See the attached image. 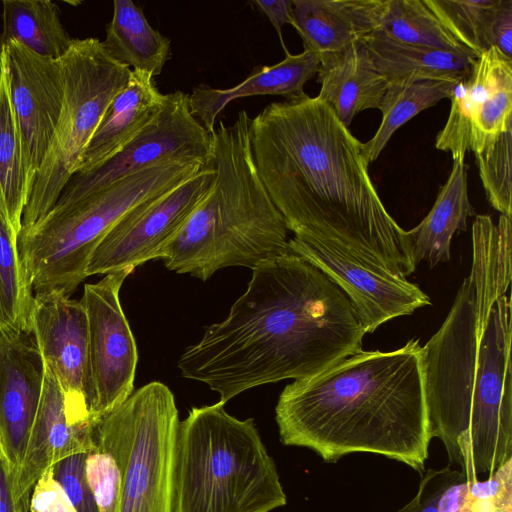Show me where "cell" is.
<instances>
[{
  "label": "cell",
  "instance_id": "2",
  "mask_svg": "<svg viewBox=\"0 0 512 512\" xmlns=\"http://www.w3.org/2000/svg\"><path fill=\"white\" fill-rule=\"evenodd\" d=\"M365 334L342 288L288 248L252 269L227 317L205 328L178 368L225 404L260 385L315 376L361 350Z\"/></svg>",
  "mask_w": 512,
  "mask_h": 512
},
{
  "label": "cell",
  "instance_id": "38",
  "mask_svg": "<svg viewBox=\"0 0 512 512\" xmlns=\"http://www.w3.org/2000/svg\"><path fill=\"white\" fill-rule=\"evenodd\" d=\"M29 509L30 512H76L69 497L54 478L51 467L34 484Z\"/></svg>",
  "mask_w": 512,
  "mask_h": 512
},
{
  "label": "cell",
  "instance_id": "26",
  "mask_svg": "<svg viewBox=\"0 0 512 512\" xmlns=\"http://www.w3.org/2000/svg\"><path fill=\"white\" fill-rule=\"evenodd\" d=\"M0 49L16 41L32 52L61 59L72 39L61 22L60 10L51 0H4Z\"/></svg>",
  "mask_w": 512,
  "mask_h": 512
},
{
  "label": "cell",
  "instance_id": "23",
  "mask_svg": "<svg viewBox=\"0 0 512 512\" xmlns=\"http://www.w3.org/2000/svg\"><path fill=\"white\" fill-rule=\"evenodd\" d=\"M468 166L453 160L446 183L439 188L436 201L427 216L408 230L415 263L425 260L433 268L450 259L451 240L458 230H466L467 219L475 215L468 197Z\"/></svg>",
  "mask_w": 512,
  "mask_h": 512
},
{
  "label": "cell",
  "instance_id": "24",
  "mask_svg": "<svg viewBox=\"0 0 512 512\" xmlns=\"http://www.w3.org/2000/svg\"><path fill=\"white\" fill-rule=\"evenodd\" d=\"M375 68L389 83L410 76L463 80L475 57L405 44L377 29L364 39Z\"/></svg>",
  "mask_w": 512,
  "mask_h": 512
},
{
  "label": "cell",
  "instance_id": "30",
  "mask_svg": "<svg viewBox=\"0 0 512 512\" xmlns=\"http://www.w3.org/2000/svg\"><path fill=\"white\" fill-rule=\"evenodd\" d=\"M380 29L405 44L477 58L444 26L426 0H388Z\"/></svg>",
  "mask_w": 512,
  "mask_h": 512
},
{
  "label": "cell",
  "instance_id": "36",
  "mask_svg": "<svg viewBox=\"0 0 512 512\" xmlns=\"http://www.w3.org/2000/svg\"><path fill=\"white\" fill-rule=\"evenodd\" d=\"M481 47L483 52L495 47L512 59V0H496L489 8L482 29Z\"/></svg>",
  "mask_w": 512,
  "mask_h": 512
},
{
  "label": "cell",
  "instance_id": "14",
  "mask_svg": "<svg viewBox=\"0 0 512 512\" xmlns=\"http://www.w3.org/2000/svg\"><path fill=\"white\" fill-rule=\"evenodd\" d=\"M0 61L8 76L31 193L61 113L64 95L62 63L61 59L38 55L16 41L1 47Z\"/></svg>",
  "mask_w": 512,
  "mask_h": 512
},
{
  "label": "cell",
  "instance_id": "35",
  "mask_svg": "<svg viewBox=\"0 0 512 512\" xmlns=\"http://www.w3.org/2000/svg\"><path fill=\"white\" fill-rule=\"evenodd\" d=\"M86 453L69 456L53 466L56 481L69 497L76 512H100L85 475Z\"/></svg>",
  "mask_w": 512,
  "mask_h": 512
},
{
  "label": "cell",
  "instance_id": "11",
  "mask_svg": "<svg viewBox=\"0 0 512 512\" xmlns=\"http://www.w3.org/2000/svg\"><path fill=\"white\" fill-rule=\"evenodd\" d=\"M133 270L108 273L86 284L80 300L88 325L90 415L95 421L133 393L138 352L119 298Z\"/></svg>",
  "mask_w": 512,
  "mask_h": 512
},
{
  "label": "cell",
  "instance_id": "33",
  "mask_svg": "<svg viewBox=\"0 0 512 512\" xmlns=\"http://www.w3.org/2000/svg\"><path fill=\"white\" fill-rule=\"evenodd\" d=\"M512 128L500 134L475 154L480 179L488 201L501 215L511 217Z\"/></svg>",
  "mask_w": 512,
  "mask_h": 512
},
{
  "label": "cell",
  "instance_id": "22",
  "mask_svg": "<svg viewBox=\"0 0 512 512\" xmlns=\"http://www.w3.org/2000/svg\"><path fill=\"white\" fill-rule=\"evenodd\" d=\"M318 56L308 50L286 54L284 60L254 71L240 84L226 89L200 84L189 94V108L205 129L212 133L222 110L233 100L257 95L282 96L286 100L307 97L304 85L319 69Z\"/></svg>",
  "mask_w": 512,
  "mask_h": 512
},
{
  "label": "cell",
  "instance_id": "9",
  "mask_svg": "<svg viewBox=\"0 0 512 512\" xmlns=\"http://www.w3.org/2000/svg\"><path fill=\"white\" fill-rule=\"evenodd\" d=\"M126 446L117 512H173L176 431L179 423L171 390L158 381L120 404Z\"/></svg>",
  "mask_w": 512,
  "mask_h": 512
},
{
  "label": "cell",
  "instance_id": "1",
  "mask_svg": "<svg viewBox=\"0 0 512 512\" xmlns=\"http://www.w3.org/2000/svg\"><path fill=\"white\" fill-rule=\"evenodd\" d=\"M258 176L295 237L406 278L408 232L387 212L363 143L318 97L273 102L250 120Z\"/></svg>",
  "mask_w": 512,
  "mask_h": 512
},
{
  "label": "cell",
  "instance_id": "37",
  "mask_svg": "<svg viewBox=\"0 0 512 512\" xmlns=\"http://www.w3.org/2000/svg\"><path fill=\"white\" fill-rule=\"evenodd\" d=\"M463 478L465 475L461 471L452 470L450 466L428 469L415 497L398 512H438V502L444 490Z\"/></svg>",
  "mask_w": 512,
  "mask_h": 512
},
{
  "label": "cell",
  "instance_id": "34",
  "mask_svg": "<svg viewBox=\"0 0 512 512\" xmlns=\"http://www.w3.org/2000/svg\"><path fill=\"white\" fill-rule=\"evenodd\" d=\"M496 0H426L452 35L476 57L483 51L481 34L489 8Z\"/></svg>",
  "mask_w": 512,
  "mask_h": 512
},
{
  "label": "cell",
  "instance_id": "6",
  "mask_svg": "<svg viewBox=\"0 0 512 512\" xmlns=\"http://www.w3.org/2000/svg\"><path fill=\"white\" fill-rule=\"evenodd\" d=\"M286 504L276 465L252 418L224 403L193 407L179 421L173 512H270Z\"/></svg>",
  "mask_w": 512,
  "mask_h": 512
},
{
  "label": "cell",
  "instance_id": "32",
  "mask_svg": "<svg viewBox=\"0 0 512 512\" xmlns=\"http://www.w3.org/2000/svg\"><path fill=\"white\" fill-rule=\"evenodd\" d=\"M506 506H512V458L484 481L463 478L450 484L438 512H495Z\"/></svg>",
  "mask_w": 512,
  "mask_h": 512
},
{
  "label": "cell",
  "instance_id": "39",
  "mask_svg": "<svg viewBox=\"0 0 512 512\" xmlns=\"http://www.w3.org/2000/svg\"><path fill=\"white\" fill-rule=\"evenodd\" d=\"M251 4L263 13L277 32L285 55L290 53L285 45L282 28L293 23V0H253Z\"/></svg>",
  "mask_w": 512,
  "mask_h": 512
},
{
  "label": "cell",
  "instance_id": "16",
  "mask_svg": "<svg viewBox=\"0 0 512 512\" xmlns=\"http://www.w3.org/2000/svg\"><path fill=\"white\" fill-rule=\"evenodd\" d=\"M288 248L307 259L347 294L366 333L396 317L431 304L430 298L407 278L393 275L321 243L293 237Z\"/></svg>",
  "mask_w": 512,
  "mask_h": 512
},
{
  "label": "cell",
  "instance_id": "28",
  "mask_svg": "<svg viewBox=\"0 0 512 512\" xmlns=\"http://www.w3.org/2000/svg\"><path fill=\"white\" fill-rule=\"evenodd\" d=\"M454 79L410 76L389 83L379 106L381 124L374 136L363 143V153L368 163L379 157L395 131L421 111L449 98L455 85Z\"/></svg>",
  "mask_w": 512,
  "mask_h": 512
},
{
  "label": "cell",
  "instance_id": "4",
  "mask_svg": "<svg viewBox=\"0 0 512 512\" xmlns=\"http://www.w3.org/2000/svg\"><path fill=\"white\" fill-rule=\"evenodd\" d=\"M511 304L469 276L440 329L422 346L431 438L466 480L512 458Z\"/></svg>",
  "mask_w": 512,
  "mask_h": 512
},
{
  "label": "cell",
  "instance_id": "10",
  "mask_svg": "<svg viewBox=\"0 0 512 512\" xmlns=\"http://www.w3.org/2000/svg\"><path fill=\"white\" fill-rule=\"evenodd\" d=\"M211 157V133L191 113L189 94L177 90L165 94L159 113L119 153L92 171L73 174L54 207L75 203L161 162L198 160L210 163Z\"/></svg>",
  "mask_w": 512,
  "mask_h": 512
},
{
  "label": "cell",
  "instance_id": "21",
  "mask_svg": "<svg viewBox=\"0 0 512 512\" xmlns=\"http://www.w3.org/2000/svg\"><path fill=\"white\" fill-rule=\"evenodd\" d=\"M319 95L347 128L366 109H378L389 86L378 72L364 40L319 58Z\"/></svg>",
  "mask_w": 512,
  "mask_h": 512
},
{
  "label": "cell",
  "instance_id": "3",
  "mask_svg": "<svg viewBox=\"0 0 512 512\" xmlns=\"http://www.w3.org/2000/svg\"><path fill=\"white\" fill-rule=\"evenodd\" d=\"M422 346L363 351L294 380L276 408L280 440L335 462L356 452L385 456L422 474L430 434Z\"/></svg>",
  "mask_w": 512,
  "mask_h": 512
},
{
  "label": "cell",
  "instance_id": "17",
  "mask_svg": "<svg viewBox=\"0 0 512 512\" xmlns=\"http://www.w3.org/2000/svg\"><path fill=\"white\" fill-rule=\"evenodd\" d=\"M96 421L66 405L56 376L43 362L38 408L22 463L12 481V492L18 503L28 508L32 488L46 469L91 448Z\"/></svg>",
  "mask_w": 512,
  "mask_h": 512
},
{
  "label": "cell",
  "instance_id": "40",
  "mask_svg": "<svg viewBox=\"0 0 512 512\" xmlns=\"http://www.w3.org/2000/svg\"><path fill=\"white\" fill-rule=\"evenodd\" d=\"M12 492V473L0 452V512H27Z\"/></svg>",
  "mask_w": 512,
  "mask_h": 512
},
{
  "label": "cell",
  "instance_id": "7",
  "mask_svg": "<svg viewBox=\"0 0 512 512\" xmlns=\"http://www.w3.org/2000/svg\"><path fill=\"white\" fill-rule=\"evenodd\" d=\"M208 164L166 161L131 174L70 205L52 208L17 238L24 285L36 293L53 289L71 296L87 277L89 258L104 235L140 204L173 190Z\"/></svg>",
  "mask_w": 512,
  "mask_h": 512
},
{
  "label": "cell",
  "instance_id": "20",
  "mask_svg": "<svg viewBox=\"0 0 512 512\" xmlns=\"http://www.w3.org/2000/svg\"><path fill=\"white\" fill-rule=\"evenodd\" d=\"M165 101L146 72L131 70L128 83L114 98L87 144L77 172L92 171L130 143L159 113Z\"/></svg>",
  "mask_w": 512,
  "mask_h": 512
},
{
  "label": "cell",
  "instance_id": "29",
  "mask_svg": "<svg viewBox=\"0 0 512 512\" xmlns=\"http://www.w3.org/2000/svg\"><path fill=\"white\" fill-rule=\"evenodd\" d=\"M85 456V475L100 512H117L126 431L119 406L99 418Z\"/></svg>",
  "mask_w": 512,
  "mask_h": 512
},
{
  "label": "cell",
  "instance_id": "25",
  "mask_svg": "<svg viewBox=\"0 0 512 512\" xmlns=\"http://www.w3.org/2000/svg\"><path fill=\"white\" fill-rule=\"evenodd\" d=\"M102 45L114 60L153 77L162 73L171 55L170 40L152 28L143 10L131 0L113 2Z\"/></svg>",
  "mask_w": 512,
  "mask_h": 512
},
{
  "label": "cell",
  "instance_id": "12",
  "mask_svg": "<svg viewBox=\"0 0 512 512\" xmlns=\"http://www.w3.org/2000/svg\"><path fill=\"white\" fill-rule=\"evenodd\" d=\"M216 172L211 163L173 190L150 199L123 216L91 254L86 276L135 269L161 259L195 209L212 191Z\"/></svg>",
  "mask_w": 512,
  "mask_h": 512
},
{
  "label": "cell",
  "instance_id": "18",
  "mask_svg": "<svg viewBox=\"0 0 512 512\" xmlns=\"http://www.w3.org/2000/svg\"><path fill=\"white\" fill-rule=\"evenodd\" d=\"M43 384V360L29 333H0V452L16 475Z\"/></svg>",
  "mask_w": 512,
  "mask_h": 512
},
{
  "label": "cell",
  "instance_id": "19",
  "mask_svg": "<svg viewBox=\"0 0 512 512\" xmlns=\"http://www.w3.org/2000/svg\"><path fill=\"white\" fill-rule=\"evenodd\" d=\"M388 0H293L304 50L318 58L344 50L381 28Z\"/></svg>",
  "mask_w": 512,
  "mask_h": 512
},
{
  "label": "cell",
  "instance_id": "8",
  "mask_svg": "<svg viewBox=\"0 0 512 512\" xmlns=\"http://www.w3.org/2000/svg\"><path fill=\"white\" fill-rule=\"evenodd\" d=\"M61 113L23 212L22 229L42 219L77 172L82 154L131 69L114 60L96 37L73 38L61 58ZM21 229V230H22Z\"/></svg>",
  "mask_w": 512,
  "mask_h": 512
},
{
  "label": "cell",
  "instance_id": "5",
  "mask_svg": "<svg viewBox=\"0 0 512 512\" xmlns=\"http://www.w3.org/2000/svg\"><path fill=\"white\" fill-rule=\"evenodd\" d=\"M250 116L211 133L212 191L167 244V269L203 281L227 267L253 269L288 250V227L261 182L250 145Z\"/></svg>",
  "mask_w": 512,
  "mask_h": 512
},
{
  "label": "cell",
  "instance_id": "27",
  "mask_svg": "<svg viewBox=\"0 0 512 512\" xmlns=\"http://www.w3.org/2000/svg\"><path fill=\"white\" fill-rule=\"evenodd\" d=\"M29 195L20 129L0 61V216L17 237Z\"/></svg>",
  "mask_w": 512,
  "mask_h": 512
},
{
  "label": "cell",
  "instance_id": "13",
  "mask_svg": "<svg viewBox=\"0 0 512 512\" xmlns=\"http://www.w3.org/2000/svg\"><path fill=\"white\" fill-rule=\"evenodd\" d=\"M451 109L435 146L464 160L468 150L480 152L512 128V59L495 47L473 62L468 75L449 97Z\"/></svg>",
  "mask_w": 512,
  "mask_h": 512
},
{
  "label": "cell",
  "instance_id": "31",
  "mask_svg": "<svg viewBox=\"0 0 512 512\" xmlns=\"http://www.w3.org/2000/svg\"><path fill=\"white\" fill-rule=\"evenodd\" d=\"M17 236L0 216V333H27L32 292L23 283Z\"/></svg>",
  "mask_w": 512,
  "mask_h": 512
},
{
  "label": "cell",
  "instance_id": "15",
  "mask_svg": "<svg viewBox=\"0 0 512 512\" xmlns=\"http://www.w3.org/2000/svg\"><path fill=\"white\" fill-rule=\"evenodd\" d=\"M27 333L33 336L43 362L56 376L66 405L91 417L88 325L82 303L60 289L36 293Z\"/></svg>",
  "mask_w": 512,
  "mask_h": 512
}]
</instances>
